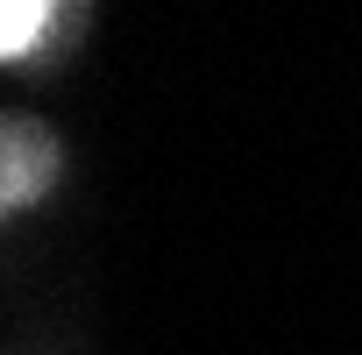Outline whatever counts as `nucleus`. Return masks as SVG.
<instances>
[{"label": "nucleus", "instance_id": "obj_1", "mask_svg": "<svg viewBox=\"0 0 362 355\" xmlns=\"http://www.w3.org/2000/svg\"><path fill=\"white\" fill-rule=\"evenodd\" d=\"M57 170V142L29 121V114H8V128H0V199L8 206H29Z\"/></svg>", "mask_w": 362, "mask_h": 355}, {"label": "nucleus", "instance_id": "obj_2", "mask_svg": "<svg viewBox=\"0 0 362 355\" xmlns=\"http://www.w3.org/2000/svg\"><path fill=\"white\" fill-rule=\"evenodd\" d=\"M57 0H0V57H29L50 29Z\"/></svg>", "mask_w": 362, "mask_h": 355}]
</instances>
